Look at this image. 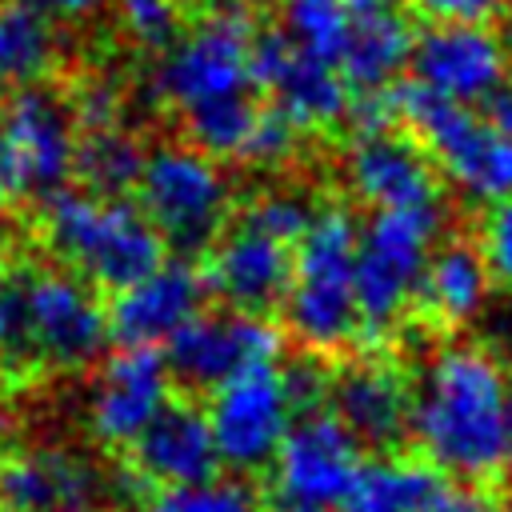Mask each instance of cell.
<instances>
[{"label": "cell", "mask_w": 512, "mask_h": 512, "mask_svg": "<svg viewBox=\"0 0 512 512\" xmlns=\"http://www.w3.org/2000/svg\"><path fill=\"white\" fill-rule=\"evenodd\" d=\"M208 280L188 260H160L152 272L116 288L108 316V336L116 344L160 348L180 324H188L204 308Z\"/></svg>", "instance_id": "cell-17"}, {"label": "cell", "mask_w": 512, "mask_h": 512, "mask_svg": "<svg viewBox=\"0 0 512 512\" xmlns=\"http://www.w3.org/2000/svg\"><path fill=\"white\" fill-rule=\"evenodd\" d=\"M312 212H316V204H312L304 192H296V188H268V192H260V196L248 204L244 220H252L256 228H264V232H272V236L296 244L300 232L308 228Z\"/></svg>", "instance_id": "cell-32"}, {"label": "cell", "mask_w": 512, "mask_h": 512, "mask_svg": "<svg viewBox=\"0 0 512 512\" xmlns=\"http://www.w3.org/2000/svg\"><path fill=\"white\" fill-rule=\"evenodd\" d=\"M484 120L496 128V132H504V136H512V84H500L488 100H484Z\"/></svg>", "instance_id": "cell-39"}, {"label": "cell", "mask_w": 512, "mask_h": 512, "mask_svg": "<svg viewBox=\"0 0 512 512\" xmlns=\"http://www.w3.org/2000/svg\"><path fill=\"white\" fill-rule=\"evenodd\" d=\"M508 412H512V388H508Z\"/></svg>", "instance_id": "cell-44"}, {"label": "cell", "mask_w": 512, "mask_h": 512, "mask_svg": "<svg viewBox=\"0 0 512 512\" xmlns=\"http://www.w3.org/2000/svg\"><path fill=\"white\" fill-rule=\"evenodd\" d=\"M256 100L248 92L240 96H224V100H208L200 108H188L180 112L184 116V132H188V144L208 152L212 160H240L244 144H248V132L256 124Z\"/></svg>", "instance_id": "cell-27"}, {"label": "cell", "mask_w": 512, "mask_h": 512, "mask_svg": "<svg viewBox=\"0 0 512 512\" xmlns=\"http://www.w3.org/2000/svg\"><path fill=\"white\" fill-rule=\"evenodd\" d=\"M280 20H284V36L304 48L308 56H320V60H332L340 56V44H344V32H348V8L344 0H284L280 8Z\"/></svg>", "instance_id": "cell-28"}, {"label": "cell", "mask_w": 512, "mask_h": 512, "mask_svg": "<svg viewBox=\"0 0 512 512\" xmlns=\"http://www.w3.org/2000/svg\"><path fill=\"white\" fill-rule=\"evenodd\" d=\"M440 480L428 464L376 456L360 460L340 508L344 512H420L436 496Z\"/></svg>", "instance_id": "cell-25"}, {"label": "cell", "mask_w": 512, "mask_h": 512, "mask_svg": "<svg viewBox=\"0 0 512 512\" xmlns=\"http://www.w3.org/2000/svg\"><path fill=\"white\" fill-rule=\"evenodd\" d=\"M4 196H8V188L0 184V220H4Z\"/></svg>", "instance_id": "cell-43"}, {"label": "cell", "mask_w": 512, "mask_h": 512, "mask_svg": "<svg viewBox=\"0 0 512 512\" xmlns=\"http://www.w3.org/2000/svg\"><path fill=\"white\" fill-rule=\"evenodd\" d=\"M488 288H492V276L484 268L480 248L468 240H444L428 252L416 296L436 320L464 324L488 304Z\"/></svg>", "instance_id": "cell-23"}, {"label": "cell", "mask_w": 512, "mask_h": 512, "mask_svg": "<svg viewBox=\"0 0 512 512\" xmlns=\"http://www.w3.org/2000/svg\"><path fill=\"white\" fill-rule=\"evenodd\" d=\"M0 360H4V364H28V352H24L20 276L0 280Z\"/></svg>", "instance_id": "cell-35"}, {"label": "cell", "mask_w": 512, "mask_h": 512, "mask_svg": "<svg viewBox=\"0 0 512 512\" xmlns=\"http://www.w3.org/2000/svg\"><path fill=\"white\" fill-rule=\"evenodd\" d=\"M44 244L100 288H124L164 260V240L124 196L56 188L44 196Z\"/></svg>", "instance_id": "cell-3"}, {"label": "cell", "mask_w": 512, "mask_h": 512, "mask_svg": "<svg viewBox=\"0 0 512 512\" xmlns=\"http://www.w3.org/2000/svg\"><path fill=\"white\" fill-rule=\"evenodd\" d=\"M4 128V188L48 196L64 188L76 156V120L68 100L44 84L12 88L0 108Z\"/></svg>", "instance_id": "cell-10"}, {"label": "cell", "mask_w": 512, "mask_h": 512, "mask_svg": "<svg viewBox=\"0 0 512 512\" xmlns=\"http://www.w3.org/2000/svg\"><path fill=\"white\" fill-rule=\"evenodd\" d=\"M288 276H292V244L240 216L232 232L216 236V252L204 280L224 296L228 308L264 312L280 304Z\"/></svg>", "instance_id": "cell-19"}, {"label": "cell", "mask_w": 512, "mask_h": 512, "mask_svg": "<svg viewBox=\"0 0 512 512\" xmlns=\"http://www.w3.org/2000/svg\"><path fill=\"white\" fill-rule=\"evenodd\" d=\"M332 412L352 428L360 444L392 448L408 436V408H412V388L408 380L384 364V360H356L344 364L328 392Z\"/></svg>", "instance_id": "cell-21"}, {"label": "cell", "mask_w": 512, "mask_h": 512, "mask_svg": "<svg viewBox=\"0 0 512 512\" xmlns=\"http://www.w3.org/2000/svg\"><path fill=\"white\" fill-rule=\"evenodd\" d=\"M360 440L336 412L308 408L304 416L292 420L284 432L276 456H272V476L284 500L296 504H320L336 508L360 468Z\"/></svg>", "instance_id": "cell-13"}, {"label": "cell", "mask_w": 512, "mask_h": 512, "mask_svg": "<svg viewBox=\"0 0 512 512\" xmlns=\"http://www.w3.org/2000/svg\"><path fill=\"white\" fill-rule=\"evenodd\" d=\"M420 512H496V504L476 488H436Z\"/></svg>", "instance_id": "cell-38"}, {"label": "cell", "mask_w": 512, "mask_h": 512, "mask_svg": "<svg viewBox=\"0 0 512 512\" xmlns=\"http://www.w3.org/2000/svg\"><path fill=\"white\" fill-rule=\"evenodd\" d=\"M140 212L160 232L164 244L180 252L208 248L232 208V180L208 152L184 144H156L144 152V168L136 176Z\"/></svg>", "instance_id": "cell-7"}, {"label": "cell", "mask_w": 512, "mask_h": 512, "mask_svg": "<svg viewBox=\"0 0 512 512\" xmlns=\"http://www.w3.org/2000/svg\"><path fill=\"white\" fill-rule=\"evenodd\" d=\"M412 80L456 104H484L508 80V52L484 24H432L412 36Z\"/></svg>", "instance_id": "cell-15"}, {"label": "cell", "mask_w": 512, "mask_h": 512, "mask_svg": "<svg viewBox=\"0 0 512 512\" xmlns=\"http://www.w3.org/2000/svg\"><path fill=\"white\" fill-rule=\"evenodd\" d=\"M388 104H392V116L420 136L424 152L436 156L444 176L468 200L492 204L512 196V136L496 132L468 104L444 100L416 80L396 84Z\"/></svg>", "instance_id": "cell-5"}, {"label": "cell", "mask_w": 512, "mask_h": 512, "mask_svg": "<svg viewBox=\"0 0 512 512\" xmlns=\"http://www.w3.org/2000/svg\"><path fill=\"white\" fill-rule=\"evenodd\" d=\"M252 80L276 96V108L296 120V128H332L348 116L352 88L332 60L308 56L284 32L252 36Z\"/></svg>", "instance_id": "cell-16"}, {"label": "cell", "mask_w": 512, "mask_h": 512, "mask_svg": "<svg viewBox=\"0 0 512 512\" xmlns=\"http://www.w3.org/2000/svg\"><path fill=\"white\" fill-rule=\"evenodd\" d=\"M444 220V200H432L412 208H372L364 228H356V336L372 344L392 336L416 296Z\"/></svg>", "instance_id": "cell-4"}, {"label": "cell", "mask_w": 512, "mask_h": 512, "mask_svg": "<svg viewBox=\"0 0 512 512\" xmlns=\"http://www.w3.org/2000/svg\"><path fill=\"white\" fill-rule=\"evenodd\" d=\"M276 512H332V508H320V504H296V500H284Z\"/></svg>", "instance_id": "cell-41"}, {"label": "cell", "mask_w": 512, "mask_h": 512, "mask_svg": "<svg viewBox=\"0 0 512 512\" xmlns=\"http://www.w3.org/2000/svg\"><path fill=\"white\" fill-rule=\"evenodd\" d=\"M60 52V28L40 0H0V88L40 84Z\"/></svg>", "instance_id": "cell-24"}, {"label": "cell", "mask_w": 512, "mask_h": 512, "mask_svg": "<svg viewBox=\"0 0 512 512\" xmlns=\"http://www.w3.org/2000/svg\"><path fill=\"white\" fill-rule=\"evenodd\" d=\"M296 148H300L296 120L272 104V108H260L256 112V124L248 132V144H244L240 160L244 164H256V168H280L284 160L296 156Z\"/></svg>", "instance_id": "cell-31"}, {"label": "cell", "mask_w": 512, "mask_h": 512, "mask_svg": "<svg viewBox=\"0 0 512 512\" xmlns=\"http://www.w3.org/2000/svg\"><path fill=\"white\" fill-rule=\"evenodd\" d=\"M116 480L76 448L32 444L0 460V512H100Z\"/></svg>", "instance_id": "cell-12"}, {"label": "cell", "mask_w": 512, "mask_h": 512, "mask_svg": "<svg viewBox=\"0 0 512 512\" xmlns=\"http://www.w3.org/2000/svg\"><path fill=\"white\" fill-rule=\"evenodd\" d=\"M172 400V372L160 348L120 344L116 356L104 360L96 384L88 392V432L108 448H132V440L160 416Z\"/></svg>", "instance_id": "cell-14"}, {"label": "cell", "mask_w": 512, "mask_h": 512, "mask_svg": "<svg viewBox=\"0 0 512 512\" xmlns=\"http://www.w3.org/2000/svg\"><path fill=\"white\" fill-rule=\"evenodd\" d=\"M284 380H288V392H292V404L296 408H320L324 392H328V380L324 372L312 364V360H296V364H284Z\"/></svg>", "instance_id": "cell-37"}, {"label": "cell", "mask_w": 512, "mask_h": 512, "mask_svg": "<svg viewBox=\"0 0 512 512\" xmlns=\"http://www.w3.org/2000/svg\"><path fill=\"white\" fill-rule=\"evenodd\" d=\"M132 464L144 484H160V488L216 476L220 456L204 408L168 400L160 416L132 440Z\"/></svg>", "instance_id": "cell-20"}, {"label": "cell", "mask_w": 512, "mask_h": 512, "mask_svg": "<svg viewBox=\"0 0 512 512\" xmlns=\"http://www.w3.org/2000/svg\"><path fill=\"white\" fill-rule=\"evenodd\" d=\"M124 36L144 52H164L180 36V4L176 0H120L116 8Z\"/></svg>", "instance_id": "cell-30"}, {"label": "cell", "mask_w": 512, "mask_h": 512, "mask_svg": "<svg viewBox=\"0 0 512 512\" xmlns=\"http://www.w3.org/2000/svg\"><path fill=\"white\" fill-rule=\"evenodd\" d=\"M68 112H72L76 128H84V132L116 128V124H120V112H124V96H120V88H116L112 80L92 76V80H84V84L72 92Z\"/></svg>", "instance_id": "cell-34"}, {"label": "cell", "mask_w": 512, "mask_h": 512, "mask_svg": "<svg viewBox=\"0 0 512 512\" xmlns=\"http://www.w3.org/2000/svg\"><path fill=\"white\" fill-rule=\"evenodd\" d=\"M280 304L288 332L308 352H336L356 340V220L348 208L324 204L312 212L292 244V276Z\"/></svg>", "instance_id": "cell-2"}, {"label": "cell", "mask_w": 512, "mask_h": 512, "mask_svg": "<svg viewBox=\"0 0 512 512\" xmlns=\"http://www.w3.org/2000/svg\"><path fill=\"white\" fill-rule=\"evenodd\" d=\"M0 184H4V128H0Z\"/></svg>", "instance_id": "cell-42"}, {"label": "cell", "mask_w": 512, "mask_h": 512, "mask_svg": "<svg viewBox=\"0 0 512 512\" xmlns=\"http://www.w3.org/2000/svg\"><path fill=\"white\" fill-rule=\"evenodd\" d=\"M344 176L348 188L368 208H412L440 200V184L428 152L416 140L392 132L388 124L352 136L344 156Z\"/></svg>", "instance_id": "cell-18"}, {"label": "cell", "mask_w": 512, "mask_h": 512, "mask_svg": "<svg viewBox=\"0 0 512 512\" xmlns=\"http://www.w3.org/2000/svg\"><path fill=\"white\" fill-rule=\"evenodd\" d=\"M208 428L216 456L232 472H260L272 464L284 432L296 420V404L276 360L248 364L212 388Z\"/></svg>", "instance_id": "cell-8"}, {"label": "cell", "mask_w": 512, "mask_h": 512, "mask_svg": "<svg viewBox=\"0 0 512 512\" xmlns=\"http://www.w3.org/2000/svg\"><path fill=\"white\" fill-rule=\"evenodd\" d=\"M484 268L496 284L512 288V196L508 200H492L488 216L480 220V240H476Z\"/></svg>", "instance_id": "cell-33"}, {"label": "cell", "mask_w": 512, "mask_h": 512, "mask_svg": "<svg viewBox=\"0 0 512 512\" xmlns=\"http://www.w3.org/2000/svg\"><path fill=\"white\" fill-rule=\"evenodd\" d=\"M164 364L172 380L188 388H216L232 372L276 360L280 356V332L260 316V312H196L188 324H180L164 344Z\"/></svg>", "instance_id": "cell-11"}, {"label": "cell", "mask_w": 512, "mask_h": 512, "mask_svg": "<svg viewBox=\"0 0 512 512\" xmlns=\"http://www.w3.org/2000/svg\"><path fill=\"white\" fill-rule=\"evenodd\" d=\"M144 512H260L256 496L248 484L232 476H208L196 484H172L160 488Z\"/></svg>", "instance_id": "cell-29"}, {"label": "cell", "mask_w": 512, "mask_h": 512, "mask_svg": "<svg viewBox=\"0 0 512 512\" xmlns=\"http://www.w3.org/2000/svg\"><path fill=\"white\" fill-rule=\"evenodd\" d=\"M508 0H416V12L432 24H488Z\"/></svg>", "instance_id": "cell-36"}, {"label": "cell", "mask_w": 512, "mask_h": 512, "mask_svg": "<svg viewBox=\"0 0 512 512\" xmlns=\"http://www.w3.org/2000/svg\"><path fill=\"white\" fill-rule=\"evenodd\" d=\"M24 304V352L28 364L76 372L100 360L108 336V316L92 288L72 272H28L20 276Z\"/></svg>", "instance_id": "cell-9"}, {"label": "cell", "mask_w": 512, "mask_h": 512, "mask_svg": "<svg viewBox=\"0 0 512 512\" xmlns=\"http://www.w3.org/2000/svg\"><path fill=\"white\" fill-rule=\"evenodd\" d=\"M512 380L476 344H448L428 356L412 388L408 432L424 456L464 480L512 468Z\"/></svg>", "instance_id": "cell-1"}, {"label": "cell", "mask_w": 512, "mask_h": 512, "mask_svg": "<svg viewBox=\"0 0 512 512\" xmlns=\"http://www.w3.org/2000/svg\"><path fill=\"white\" fill-rule=\"evenodd\" d=\"M412 52V28L404 12L384 0L364 12H348V32L336 56V72L356 92H384Z\"/></svg>", "instance_id": "cell-22"}, {"label": "cell", "mask_w": 512, "mask_h": 512, "mask_svg": "<svg viewBox=\"0 0 512 512\" xmlns=\"http://www.w3.org/2000/svg\"><path fill=\"white\" fill-rule=\"evenodd\" d=\"M252 12L240 0L212 4L188 32H180L152 72V92L160 104L188 112L208 100L240 96L252 80Z\"/></svg>", "instance_id": "cell-6"}, {"label": "cell", "mask_w": 512, "mask_h": 512, "mask_svg": "<svg viewBox=\"0 0 512 512\" xmlns=\"http://www.w3.org/2000/svg\"><path fill=\"white\" fill-rule=\"evenodd\" d=\"M48 12H56V16H64V20H84V16H92L104 0H40Z\"/></svg>", "instance_id": "cell-40"}, {"label": "cell", "mask_w": 512, "mask_h": 512, "mask_svg": "<svg viewBox=\"0 0 512 512\" xmlns=\"http://www.w3.org/2000/svg\"><path fill=\"white\" fill-rule=\"evenodd\" d=\"M140 168H144V148L120 124L76 136L72 176H80L84 192H92V196H124L128 188H136Z\"/></svg>", "instance_id": "cell-26"}]
</instances>
